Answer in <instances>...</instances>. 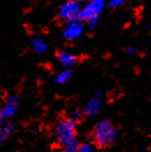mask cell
<instances>
[{
  "instance_id": "10",
  "label": "cell",
  "mask_w": 151,
  "mask_h": 152,
  "mask_svg": "<svg viewBox=\"0 0 151 152\" xmlns=\"http://www.w3.org/2000/svg\"><path fill=\"white\" fill-rule=\"evenodd\" d=\"M31 48L36 54H43L47 51V44L42 38H34L31 40Z\"/></svg>"
},
{
  "instance_id": "2",
  "label": "cell",
  "mask_w": 151,
  "mask_h": 152,
  "mask_svg": "<svg viewBox=\"0 0 151 152\" xmlns=\"http://www.w3.org/2000/svg\"><path fill=\"white\" fill-rule=\"evenodd\" d=\"M118 137V130L111 121L103 120L95 124L91 130V142L98 149H108Z\"/></svg>"
},
{
  "instance_id": "11",
  "label": "cell",
  "mask_w": 151,
  "mask_h": 152,
  "mask_svg": "<svg viewBox=\"0 0 151 152\" xmlns=\"http://www.w3.org/2000/svg\"><path fill=\"white\" fill-rule=\"evenodd\" d=\"M70 77H72L70 69H64V70H61L60 73H58L57 75H56L54 82L57 84H65V83H67L70 80Z\"/></svg>"
},
{
  "instance_id": "16",
  "label": "cell",
  "mask_w": 151,
  "mask_h": 152,
  "mask_svg": "<svg viewBox=\"0 0 151 152\" xmlns=\"http://www.w3.org/2000/svg\"><path fill=\"white\" fill-rule=\"evenodd\" d=\"M19 152H21V151H19Z\"/></svg>"
},
{
  "instance_id": "1",
  "label": "cell",
  "mask_w": 151,
  "mask_h": 152,
  "mask_svg": "<svg viewBox=\"0 0 151 152\" xmlns=\"http://www.w3.org/2000/svg\"><path fill=\"white\" fill-rule=\"evenodd\" d=\"M54 141L61 152H74L78 144L75 121L70 118H61L53 130Z\"/></svg>"
},
{
  "instance_id": "8",
  "label": "cell",
  "mask_w": 151,
  "mask_h": 152,
  "mask_svg": "<svg viewBox=\"0 0 151 152\" xmlns=\"http://www.w3.org/2000/svg\"><path fill=\"white\" fill-rule=\"evenodd\" d=\"M57 60L64 69H70L77 62V57L68 51H58Z\"/></svg>"
},
{
  "instance_id": "4",
  "label": "cell",
  "mask_w": 151,
  "mask_h": 152,
  "mask_svg": "<svg viewBox=\"0 0 151 152\" xmlns=\"http://www.w3.org/2000/svg\"><path fill=\"white\" fill-rule=\"evenodd\" d=\"M21 97L19 94H10L0 106V124L10 121L16 114L20 106Z\"/></svg>"
},
{
  "instance_id": "14",
  "label": "cell",
  "mask_w": 151,
  "mask_h": 152,
  "mask_svg": "<svg viewBox=\"0 0 151 152\" xmlns=\"http://www.w3.org/2000/svg\"><path fill=\"white\" fill-rule=\"evenodd\" d=\"M135 51H136V50H135V48H128V50H127V53H128V54H132V53H134V52H135Z\"/></svg>"
},
{
  "instance_id": "9",
  "label": "cell",
  "mask_w": 151,
  "mask_h": 152,
  "mask_svg": "<svg viewBox=\"0 0 151 152\" xmlns=\"http://www.w3.org/2000/svg\"><path fill=\"white\" fill-rule=\"evenodd\" d=\"M14 133V124L12 121H7L5 124H0V146H2L6 141Z\"/></svg>"
},
{
  "instance_id": "3",
  "label": "cell",
  "mask_w": 151,
  "mask_h": 152,
  "mask_svg": "<svg viewBox=\"0 0 151 152\" xmlns=\"http://www.w3.org/2000/svg\"><path fill=\"white\" fill-rule=\"evenodd\" d=\"M105 6V0H89L85 5L80 8L77 20L82 23L88 24V27L92 29L97 24L98 16L102 13Z\"/></svg>"
},
{
  "instance_id": "7",
  "label": "cell",
  "mask_w": 151,
  "mask_h": 152,
  "mask_svg": "<svg viewBox=\"0 0 151 152\" xmlns=\"http://www.w3.org/2000/svg\"><path fill=\"white\" fill-rule=\"evenodd\" d=\"M102 106V97H100V92L97 91L95 92L92 97L83 105L82 107V114L84 116H90V115H95L98 113L99 108Z\"/></svg>"
},
{
  "instance_id": "12",
  "label": "cell",
  "mask_w": 151,
  "mask_h": 152,
  "mask_svg": "<svg viewBox=\"0 0 151 152\" xmlns=\"http://www.w3.org/2000/svg\"><path fill=\"white\" fill-rule=\"evenodd\" d=\"M74 152H92V144L89 142L78 143Z\"/></svg>"
},
{
  "instance_id": "5",
  "label": "cell",
  "mask_w": 151,
  "mask_h": 152,
  "mask_svg": "<svg viewBox=\"0 0 151 152\" xmlns=\"http://www.w3.org/2000/svg\"><path fill=\"white\" fill-rule=\"evenodd\" d=\"M78 12H80L78 4H76L73 0H67L60 5L58 10V16L64 22H70V21L77 20Z\"/></svg>"
},
{
  "instance_id": "13",
  "label": "cell",
  "mask_w": 151,
  "mask_h": 152,
  "mask_svg": "<svg viewBox=\"0 0 151 152\" xmlns=\"http://www.w3.org/2000/svg\"><path fill=\"white\" fill-rule=\"evenodd\" d=\"M126 0H110L108 1V7L111 8H117V7H120L121 5L125 4Z\"/></svg>"
},
{
  "instance_id": "15",
  "label": "cell",
  "mask_w": 151,
  "mask_h": 152,
  "mask_svg": "<svg viewBox=\"0 0 151 152\" xmlns=\"http://www.w3.org/2000/svg\"><path fill=\"white\" fill-rule=\"evenodd\" d=\"M73 1H75L76 4H78V5H80L81 2H88L89 0H73Z\"/></svg>"
},
{
  "instance_id": "6",
  "label": "cell",
  "mask_w": 151,
  "mask_h": 152,
  "mask_svg": "<svg viewBox=\"0 0 151 152\" xmlns=\"http://www.w3.org/2000/svg\"><path fill=\"white\" fill-rule=\"evenodd\" d=\"M83 23L80 22L78 20H74L70 22H66V26L62 30V37L66 40L73 42L80 37L83 32Z\"/></svg>"
}]
</instances>
